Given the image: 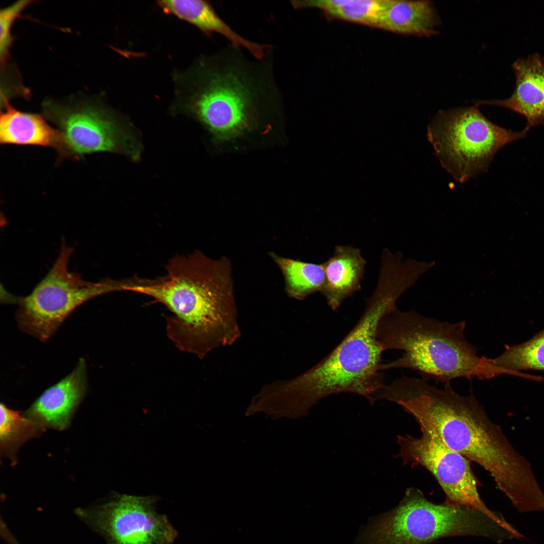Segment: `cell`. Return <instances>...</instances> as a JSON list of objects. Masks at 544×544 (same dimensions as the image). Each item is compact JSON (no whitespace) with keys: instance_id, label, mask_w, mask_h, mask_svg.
Masks as SVG:
<instances>
[{"instance_id":"cell-13","label":"cell","mask_w":544,"mask_h":544,"mask_svg":"<svg viewBox=\"0 0 544 544\" xmlns=\"http://www.w3.org/2000/svg\"><path fill=\"white\" fill-rule=\"evenodd\" d=\"M87 387L86 363L81 359L70 374L47 388L35 400L27 412L29 419L38 425L59 430L65 428Z\"/></svg>"},{"instance_id":"cell-21","label":"cell","mask_w":544,"mask_h":544,"mask_svg":"<svg viewBox=\"0 0 544 544\" xmlns=\"http://www.w3.org/2000/svg\"><path fill=\"white\" fill-rule=\"evenodd\" d=\"M387 0H349L327 13L338 18L379 28Z\"/></svg>"},{"instance_id":"cell-20","label":"cell","mask_w":544,"mask_h":544,"mask_svg":"<svg viewBox=\"0 0 544 544\" xmlns=\"http://www.w3.org/2000/svg\"><path fill=\"white\" fill-rule=\"evenodd\" d=\"M39 425L19 412L1 404L0 437L4 450L17 447L36 432Z\"/></svg>"},{"instance_id":"cell-7","label":"cell","mask_w":544,"mask_h":544,"mask_svg":"<svg viewBox=\"0 0 544 544\" xmlns=\"http://www.w3.org/2000/svg\"><path fill=\"white\" fill-rule=\"evenodd\" d=\"M478 106L440 110L427 126V139L441 165L461 183L486 173L500 149L525 138L529 130L501 127Z\"/></svg>"},{"instance_id":"cell-6","label":"cell","mask_w":544,"mask_h":544,"mask_svg":"<svg viewBox=\"0 0 544 544\" xmlns=\"http://www.w3.org/2000/svg\"><path fill=\"white\" fill-rule=\"evenodd\" d=\"M456 536H483L497 543L522 537L508 522L466 507L435 504L418 489L410 488L397 506L364 529L358 543L428 544Z\"/></svg>"},{"instance_id":"cell-16","label":"cell","mask_w":544,"mask_h":544,"mask_svg":"<svg viewBox=\"0 0 544 544\" xmlns=\"http://www.w3.org/2000/svg\"><path fill=\"white\" fill-rule=\"evenodd\" d=\"M366 263L360 249L348 245H336L333 255L323 263L325 282L321 293L333 310L361 289Z\"/></svg>"},{"instance_id":"cell-11","label":"cell","mask_w":544,"mask_h":544,"mask_svg":"<svg viewBox=\"0 0 544 544\" xmlns=\"http://www.w3.org/2000/svg\"><path fill=\"white\" fill-rule=\"evenodd\" d=\"M157 496L115 493L107 503L77 513L108 544H173L178 531L155 510Z\"/></svg>"},{"instance_id":"cell-8","label":"cell","mask_w":544,"mask_h":544,"mask_svg":"<svg viewBox=\"0 0 544 544\" xmlns=\"http://www.w3.org/2000/svg\"><path fill=\"white\" fill-rule=\"evenodd\" d=\"M73 249L62 242L58 256L31 293L15 299L20 329L39 340L47 341L64 319L81 305L97 296L121 291V281L109 279L85 281L68 269Z\"/></svg>"},{"instance_id":"cell-4","label":"cell","mask_w":544,"mask_h":544,"mask_svg":"<svg viewBox=\"0 0 544 544\" xmlns=\"http://www.w3.org/2000/svg\"><path fill=\"white\" fill-rule=\"evenodd\" d=\"M271 58L250 59L230 44L199 57L176 76V94L182 109L219 138L237 134L262 102L279 100Z\"/></svg>"},{"instance_id":"cell-22","label":"cell","mask_w":544,"mask_h":544,"mask_svg":"<svg viewBox=\"0 0 544 544\" xmlns=\"http://www.w3.org/2000/svg\"><path fill=\"white\" fill-rule=\"evenodd\" d=\"M32 1L21 0L1 9L0 11V60L5 65L9 57L10 49L14 39L12 29L15 22Z\"/></svg>"},{"instance_id":"cell-19","label":"cell","mask_w":544,"mask_h":544,"mask_svg":"<svg viewBox=\"0 0 544 544\" xmlns=\"http://www.w3.org/2000/svg\"><path fill=\"white\" fill-rule=\"evenodd\" d=\"M503 374L516 375L533 379L532 376L520 373L522 370L544 371V330L521 344L507 347L499 357L488 358Z\"/></svg>"},{"instance_id":"cell-3","label":"cell","mask_w":544,"mask_h":544,"mask_svg":"<svg viewBox=\"0 0 544 544\" xmlns=\"http://www.w3.org/2000/svg\"><path fill=\"white\" fill-rule=\"evenodd\" d=\"M401 295L394 281L379 278L363 314L347 335L307 371L291 379L269 383L273 398L297 416L307 414L321 399L332 394L355 393L370 402L385 385L380 372L383 350L377 339L379 322L385 313L397 307Z\"/></svg>"},{"instance_id":"cell-9","label":"cell","mask_w":544,"mask_h":544,"mask_svg":"<svg viewBox=\"0 0 544 544\" xmlns=\"http://www.w3.org/2000/svg\"><path fill=\"white\" fill-rule=\"evenodd\" d=\"M42 106L45 118L62 134L70 159L100 152L123 154L133 160L140 157V146L133 134L115 113L97 101L48 100Z\"/></svg>"},{"instance_id":"cell-10","label":"cell","mask_w":544,"mask_h":544,"mask_svg":"<svg viewBox=\"0 0 544 544\" xmlns=\"http://www.w3.org/2000/svg\"><path fill=\"white\" fill-rule=\"evenodd\" d=\"M421 430L419 437L397 436L399 450L394 458H400L403 465H420L429 471L444 492L445 502L474 509L499 522L506 523L502 515L490 510L481 499L470 461L434 435Z\"/></svg>"},{"instance_id":"cell-14","label":"cell","mask_w":544,"mask_h":544,"mask_svg":"<svg viewBox=\"0 0 544 544\" xmlns=\"http://www.w3.org/2000/svg\"><path fill=\"white\" fill-rule=\"evenodd\" d=\"M0 116V142L5 145L37 146L54 149L60 159H69L63 136L40 114L23 112L9 103Z\"/></svg>"},{"instance_id":"cell-15","label":"cell","mask_w":544,"mask_h":544,"mask_svg":"<svg viewBox=\"0 0 544 544\" xmlns=\"http://www.w3.org/2000/svg\"><path fill=\"white\" fill-rule=\"evenodd\" d=\"M167 14L193 25L208 36L214 33L225 37L233 46L246 49L253 56L259 58L266 46L246 39L234 31L216 13L210 2L202 0H168L157 2Z\"/></svg>"},{"instance_id":"cell-2","label":"cell","mask_w":544,"mask_h":544,"mask_svg":"<svg viewBox=\"0 0 544 544\" xmlns=\"http://www.w3.org/2000/svg\"><path fill=\"white\" fill-rule=\"evenodd\" d=\"M166 275L154 280H134L128 291L146 295L166 306V333L182 351L203 359L230 346L241 336L231 269L225 257L201 252L177 256Z\"/></svg>"},{"instance_id":"cell-18","label":"cell","mask_w":544,"mask_h":544,"mask_svg":"<svg viewBox=\"0 0 544 544\" xmlns=\"http://www.w3.org/2000/svg\"><path fill=\"white\" fill-rule=\"evenodd\" d=\"M270 255L282 272L289 297L303 300L311 294L322 293L325 282L323 263L286 258L274 252H270Z\"/></svg>"},{"instance_id":"cell-17","label":"cell","mask_w":544,"mask_h":544,"mask_svg":"<svg viewBox=\"0 0 544 544\" xmlns=\"http://www.w3.org/2000/svg\"><path fill=\"white\" fill-rule=\"evenodd\" d=\"M439 18L430 1L387 0L379 28L403 34H436Z\"/></svg>"},{"instance_id":"cell-5","label":"cell","mask_w":544,"mask_h":544,"mask_svg":"<svg viewBox=\"0 0 544 544\" xmlns=\"http://www.w3.org/2000/svg\"><path fill=\"white\" fill-rule=\"evenodd\" d=\"M466 322L450 323L425 317L414 310L397 307L380 319L377 339L383 351L400 350L402 356L381 364L380 370L407 368L417 371L422 379L450 384L458 378L471 380L492 379L500 370L466 339Z\"/></svg>"},{"instance_id":"cell-12","label":"cell","mask_w":544,"mask_h":544,"mask_svg":"<svg viewBox=\"0 0 544 544\" xmlns=\"http://www.w3.org/2000/svg\"><path fill=\"white\" fill-rule=\"evenodd\" d=\"M515 85L511 95L504 99L479 100L475 104L503 107L518 113L526 120L529 130L544 125V56L535 52L517 59L512 64Z\"/></svg>"},{"instance_id":"cell-1","label":"cell","mask_w":544,"mask_h":544,"mask_svg":"<svg viewBox=\"0 0 544 544\" xmlns=\"http://www.w3.org/2000/svg\"><path fill=\"white\" fill-rule=\"evenodd\" d=\"M381 398L396 403L423 429L489 472L515 508L534 503L542 490L531 464L511 445L472 392L440 389L405 376L386 385Z\"/></svg>"}]
</instances>
